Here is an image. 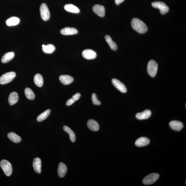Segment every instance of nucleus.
<instances>
[{
	"mask_svg": "<svg viewBox=\"0 0 186 186\" xmlns=\"http://www.w3.org/2000/svg\"><path fill=\"white\" fill-rule=\"evenodd\" d=\"M82 55L84 58L88 60L95 59L97 56L96 52L90 49H87L83 50L82 52Z\"/></svg>",
	"mask_w": 186,
	"mask_h": 186,
	"instance_id": "1a4fd4ad",
	"label": "nucleus"
},
{
	"mask_svg": "<svg viewBox=\"0 0 186 186\" xmlns=\"http://www.w3.org/2000/svg\"><path fill=\"white\" fill-rule=\"evenodd\" d=\"M106 42L109 45L110 48L114 51H116L117 49V46L116 43L112 40L111 37L109 35H106L105 37Z\"/></svg>",
	"mask_w": 186,
	"mask_h": 186,
	"instance_id": "393cba45",
	"label": "nucleus"
},
{
	"mask_svg": "<svg viewBox=\"0 0 186 186\" xmlns=\"http://www.w3.org/2000/svg\"><path fill=\"white\" fill-rule=\"evenodd\" d=\"M87 126L90 130L93 131H97L99 129L98 124L96 121L90 119L87 122Z\"/></svg>",
	"mask_w": 186,
	"mask_h": 186,
	"instance_id": "a211bd4d",
	"label": "nucleus"
},
{
	"mask_svg": "<svg viewBox=\"0 0 186 186\" xmlns=\"http://www.w3.org/2000/svg\"><path fill=\"white\" fill-rule=\"evenodd\" d=\"M92 100L93 104L96 105H100L101 102L98 99L97 95L95 93H93L92 95Z\"/></svg>",
	"mask_w": 186,
	"mask_h": 186,
	"instance_id": "c756f323",
	"label": "nucleus"
},
{
	"mask_svg": "<svg viewBox=\"0 0 186 186\" xmlns=\"http://www.w3.org/2000/svg\"><path fill=\"white\" fill-rule=\"evenodd\" d=\"M124 1V0H115V2L116 5H118L123 2Z\"/></svg>",
	"mask_w": 186,
	"mask_h": 186,
	"instance_id": "473e14b6",
	"label": "nucleus"
},
{
	"mask_svg": "<svg viewBox=\"0 0 186 186\" xmlns=\"http://www.w3.org/2000/svg\"><path fill=\"white\" fill-rule=\"evenodd\" d=\"M160 175L158 173H152L147 175L142 180V183L144 185H151L154 183L158 179Z\"/></svg>",
	"mask_w": 186,
	"mask_h": 186,
	"instance_id": "20e7f679",
	"label": "nucleus"
},
{
	"mask_svg": "<svg viewBox=\"0 0 186 186\" xmlns=\"http://www.w3.org/2000/svg\"><path fill=\"white\" fill-rule=\"evenodd\" d=\"M7 136L10 140L14 143H19L22 141L21 138L14 132L9 133L7 134Z\"/></svg>",
	"mask_w": 186,
	"mask_h": 186,
	"instance_id": "4be33fe9",
	"label": "nucleus"
},
{
	"mask_svg": "<svg viewBox=\"0 0 186 186\" xmlns=\"http://www.w3.org/2000/svg\"><path fill=\"white\" fill-rule=\"evenodd\" d=\"M112 82L114 86L121 93H125L127 92V90L126 86L118 79H112Z\"/></svg>",
	"mask_w": 186,
	"mask_h": 186,
	"instance_id": "6e6552de",
	"label": "nucleus"
},
{
	"mask_svg": "<svg viewBox=\"0 0 186 186\" xmlns=\"http://www.w3.org/2000/svg\"><path fill=\"white\" fill-rule=\"evenodd\" d=\"M19 99L18 93L15 92H12L9 96V105H13L17 103Z\"/></svg>",
	"mask_w": 186,
	"mask_h": 186,
	"instance_id": "aec40b11",
	"label": "nucleus"
},
{
	"mask_svg": "<svg viewBox=\"0 0 186 186\" xmlns=\"http://www.w3.org/2000/svg\"><path fill=\"white\" fill-rule=\"evenodd\" d=\"M57 172H58L59 177H64L66 175L67 172V167L66 165L63 163H59Z\"/></svg>",
	"mask_w": 186,
	"mask_h": 186,
	"instance_id": "4468645a",
	"label": "nucleus"
},
{
	"mask_svg": "<svg viewBox=\"0 0 186 186\" xmlns=\"http://www.w3.org/2000/svg\"><path fill=\"white\" fill-rule=\"evenodd\" d=\"M16 73L13 71L6 73L0 77V84L5 85L11 82L16 77Z\"/></svg>",
	"mask_w": 186,
	"mask_h": 186,
	"instance_id": "7ed1b4c3",
	"label": "nucleus"
},
{
	"mask_svg": "<svg viewBox=\"0 0 186 186\" xmlns=\"http://www.w3.org/2000/svg\"><path fill=\"white\" fill-rule=\"evenodd\" d=\"M132 27L134 30L140 34H144L148 30L146 24L140 19L134 18L131 22Z\"/></svg>",
	"mask_w": 186,
	"mask_h": 186,
	"instance_id": "f257e3e1",
	"label": "nucleus"
},
{
	"mask_svg": "<svg viewBox=\"0 0 186 186\" xmlns=\"http://www.w3.org/2000/svg\"><path fill=\"white\" fill-rule=\"evenodd\" d=\"M64 9L66 11L71 13L77 14L80 11L78 7L72 4H67L65 5Z\"/></svg>",
	"mask_w": 186,
	"mask_h": 186,
	"instance_id": "6ab92c4d",
	"label": "nucleus"
},
{
	"mask_svg": "<svg viewBox=\"0 0 186 186\" xmlns=\"http://www.w3.org/2000/svg\"><path fill=\"white\" fill-rule=\"evenodd\" d=\"M60 33L63 35H70L77 34L78 31L76 28L71 27H66L60 30Z\"/></svg>",
	"mask_w": 186,
	"mask_h": 186,
	"instance_id": "9b49d317",
	"label": "nucleus"
},
{
	"mask_svg": "<svg viewBox=\"0 0 186 186\" xmlns=\"http://www.w3.org/2000/svg\"><path fill=\"white\" fill-rule=\"evenodd\" d=\"M75 101H73V100L71 98L70 99H69L68 100V101L66 103V105L67 106H70L72 105L73 103H75Z\"/></svg>",
	"mask_w": 186,
	"mask_h": 186,
	"instance_id": "2f4dec72",
	"label": "nucleus"
},
{
	"mask_svg": "<svg viewBox=\"0 0 186 186\" xmlns=\"http://www.w3.org/2000/svg\"><path fill=\"white\" fill-rule=\"evenodd\" d=\"M81 96V95L80 93H78L75 95H73L71 98H72L73 101H74L75 102V101H78V100L80 98Z\"/></svg>",
	"mask_w": 186,
	"mask_h": 186,
	"instance_id": "7c9ffc66",
	"label": "nucleus"
},
{
	"mask_svg": "<svg viewBox=\"0 0 186 186\" xmlns=\"http://www.w3.org/2000/svg\"><path fill=\"white\" fill-rule=\"evenodd\" d=\"M43 52L46 54H52L56 50L55 46L52 44H49L47 45H42Z\"/></svg>",
	"mask_w": 186,
	"mask_h": 186,
	"instance_id": "a878e982",
	"label": "nucleus"
},
{
	"mask_svg": "<svg viewBox=\"0 0 186 186\" xmlns=\"http://www.w3.org/2000/svg\"><path fill=\"white\" fill-rule=\"evenodd\" d=\"M93 11L97 15L101 17H103L105 15V9L103 6L100 5H96L93 7Z\"/></svg>",
	"mask_w": 186,
	"mask_h": 186,
	"instance_id": "9d476101",
	"label": "nucleus"
},
{
	"mask_svg": "<svg viewBox=\"0 0 186 186\" xmlns=\"http://www.w3.org/2000/svg\"><path fill=\"white\" fill-rule=\"evenodd\" d=\"M40 11L42 19L45 21H47L50 19V13L47 6L46 4L42 3L41 5Z\"/></svg>",
	"mask_w": 186,
	"mask_h": 186,
	"instance_id": "0eeeda50",
	"label": "nucleus"
},
{
	"mask_svg": "<svg viewBox=\"0 0 186 186\" xmlns=\"http://www.w3.org/2000/svg\"><path fill=\"white\" fill-rule=\"evenodd\" d=\"M64 131L67 132L69 134V138L71 141L74 142L75 141V136L74 132L71 129L67 126H64L63 127Z\"/></svg>",
	"mask_w": 186,
	"mask_h": 186,
	"instance_id": "bb28decb",
	"label": "nucleus"
},
{
	"mask_svg": "<svg viewBox=\"0 0 186 186\" xmlns=\"http://www.w3.org/2000/svg\"><path fill=\"white\" fill-rule=\"evenodd\" d=\"M34 81L35 84L39 87H41L43 85V78L39 73L36 74L34 77Z\"/></svg>",
	"mask_w": 186,
	"mask_h": 186,
	"instance_id": "5701e85b",
	"label": "nucleus"
},
{
	"mask_svg": "<svg viewBox=\"0 0 186 186\" xmlns=\"http://www.w3.org/2000/svg\"><path fill=\"white\" fill-rule=\"evenodd\" d=\"M15 56V54L13 52L6 53L2 57L1 62L3 63H6L11 61Z\"/></svg>",
	"mask_w": 186,
	"mask_h": 186,
	"instance_id": "412c9836",
	"label": "nucleus"
},
{
	"mask_svg": "<svg viewBox=\"0 0 186 186\" xmlns=\"http://www.w3.org/2000/svg\"><path fill=\"white\" fill-rule=\"evenodd\" d=\"M150 143L149 139L144 137H142L136 141L135 144L138 147H143L148 145Z\"/></svg>",
	"mask_w": 186,
	"mask_h": 186,
	"instance_id": "f3484780",
	"label": "nucleus"
},
{
	"mask_svg": "<svg viewBox=\"0 0 186 186\" xmlns=\"http://www.w3.org/2000/svg\"><path fill=\"white\" fill-rule=\"evenodd\" d=\"M153 7L160 10V13L164 15L169 11V7L166 4L161 1H155L152 4Z\"/></svg>",
	"mask_w": 186,
	"mask_h": 186,
	"instance_id": "423d86ee",
	"label": "nucleus"
},
{
	"mask_svg": "<svg viewBox=\"0 0 186 186\" xmlns=\"http://www.w3.org/2000/svg\"><path fill=\"white\" fill-rule=\"evenodd\" d=\"M50 109L47 110L38 116L37 120L38 122H41L45 120L50 115Z\"/></svg>",
	"mask_w": 186,
	"mask_h": 186,
	"instance_id": "cd10ccee",
	"label": "nucleus"
},
{
	"mask_svg": "<svg viewBox=\"0 0 186 186\" xmlns=\"http://www.w3.org/2000/svg\"><path fill=\"white\" fill-rule=\"evenodd\" d=\"M33 167L34 171L36 173L40 174L42 171V161L38 158L34 159L33 162Z\"/></svg>",
	"mask_w": 186,
	"mask_h": 186,
	"instance_id": "dca6fc26",
	"label": "nucleus"
},
{
	"mask_svg": "<svg viewBox=\"0 0 186 186\" xmlns=\"http://www.w3.org/2000/svg\"><path fill=\"white\" fill-rule=\"evenodd\" d=\"M59 80L64 85H68L74 80L73 78L68 75H61L59 78Z\"/></svg>",
	"mask_w": 186,
	"mask_h": 186,
	"instance_id": "2eb2a0df",
	"label": "nucleus"
},
{
	"mask_svg": "<svg viewBox=\"0 0 186 186\" xmlns=\"http://www.w3.org/2000/svg\"><path fill=\"white\" fill-rule=\"evenodd\" d=\"M20 20L19 18L13 17L10 18L6 21V24L9 26H15L19 24Z\"/></svg>",
	"mask_w": 186,
	"mask_h": 186,
	"instance_id": "b1692460",
	"label": "nucleus"
},
{
	"mask_svg": "<svg viewBox=\"0 0 186 186\" xmlns=\"http://www.w3.org/2000/svg\"><path fill=\"white\" fill-rule=\"evenodd\" d=\"M158 69V65L156 61L151 60L149 61L147 66V72L151 77L156 76Z\"/></svg>",
	"mask_w": 186,
	"mask_h": 186,
	"instance_id": "f03ea898",
	"label": "nucleus"
},
{
	"mask_svg": "<svg viewBox=\"0 0 186 186\" xmlns=\"http://www.w3.org/2000/svg\"><path fill=\"white\" fill-rule=\"evenodd\" d=\"M0 166L4 172L8 177L10 176L12 173V167L11 163L5 160H2L0 162Z\"/></svg>",
	"mask_w": 186,
	"mask_h": 186,
	"instance_id": "39448f33",
	"label": "nucleus"
},
{
	"mask_svg": "<svg viewBox=\"0 0 186 186\" xmlns=\"http://www.w3.org/2000/svg\"><path fill=\"white\" fill-rule=\"evenodd\" d=\"M151 115V112L150 110H146L143 112L137 113L136 118L139 120L147 119L150 118Z\"/></svg>",
	"mask_w": 186,
	"mask_h": 186,
	"instance_id": "ddd939ff",
	"label": "nucleus"
},
{
	"mask_svg": "<svg viewBox=\"0 0 186 186\" xmlns=\"http://www.w3.org/2000/svg\"><path fill=\"white\" fill-rule=\"evenodd\" d=\"M169 126L172 129L179 131L183 128V124L178 121H172L169 123Z\"/></svg>",
	"mask_w": 186,
	"mask_h": 186,
	"instance_id": "f8f14e48",
	"label": "nucleus"
},
{
	"mask_svg": "<svg viewBox=\"0 0 186 186\" xmlns=\"http://www.w3.org/2000/svg\"><path fill=\"white\" fill-rule=\"evenodd\" d=\"M24 93L27 98L30 100H33L35 98V95L32 90L29 88H26L24 90Z\"/></svg>",
	"mask_w": 186,
	"mask_h": 186,
	"instance_id": "c85d7f7f",
	"label": "nucleus"
}]
</instances>
